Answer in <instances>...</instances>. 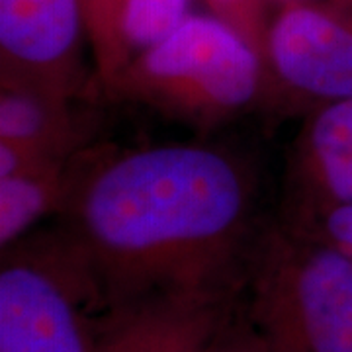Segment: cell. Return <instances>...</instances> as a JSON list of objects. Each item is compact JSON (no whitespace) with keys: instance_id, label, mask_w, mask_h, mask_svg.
Segmentation results:
<instances>
[{"instance_id":"cell-4","label":"cell","mask_w":352,"mask_h":352,"mask_svg":"<svg viewBox=\"0 0 352 352\" xmlns=\"http://www.w3.org/2000/svg\"><path fill=\"white\" fill-rule=\"evenodd\" d=\"M113 311L63 229L2 251L0 352H94Z\"/></svg>"},{"instance_id":"cell-2","label":"cell","mask_w":352,"mask_h":352,"mask_svg":"<svg viewBox=\"0 0 352 352\" xmlns=\"http://www.w3.org/2000/svg\"><path fill=\"white\" fill-rule=\"evenodd\" d=\"M261 352H352V261L294 226L252 249L243 321Z\"/></svg>"},{"instance_id":"cell-13","label":"cell","mask_w":352,"mask_h":352,"mask_svg":"<svg viewBox=\"0 0 352 352\" xmlns=\"http://www.w3.org/2000/svg\"><path fill=\"white\" fill-rule=\"evenodd\" d=\"M210 10L231 24L263 57L266 28L270 20L268 0H206Z\"/></svg>"},{"instance_id":"cell-5","label":"cell","mask_w":352,"mask_h":352,"mask_svg":"<svg viewBox=\"0 0 352 352\" xmlns=\"http://www.w3.org/2000/svg\"><path fill=\"white\" fill-rule=\"evenodd\" d=\"M266 92L307 112L352 98V10L333 0H289L266 28Z\"/></svg>"},{"instance_id":"cell-17","label":"cell","mask_w":352,"mask_h":352,"mask_svg":"<svg viewBox=\"0 0 352 352\" xmlns=\"http://www.w3.org/2000/svg\"><path fill=\"white\" fill-rule=\"evenodd\" d=\"M270 2V6L274 4V6H280V4H284V2H289V0H268Z\"/></svg>"},{"instance_id":"cell-1","label":"cell","mask_w":352,"mask_h":352,"mask_svg":"<svg viewBox=\"0 0 352 352\" xmlns=\"http://www.w3.org/2000/svg\"><path fill=\"white\" fill-rule=\"evenodd\" d=\"M252 182L200 143L87 147L63 229L113 309L173 294H229L249 241Z\"/></svg>"},{"instance_id":"cell-9","label":"cell","mask_w":352,"mask_h":352,"mask_svg":"<svg viewBox=\"0 0 352 352\" xmlns=\"http://www.w3.org/2000/svg\"><path fill=\"white\" fill-rule=\"evenodd\" d=\"M298 217L352 206V98L307 112L292 157Z\"/></svg>"},{"instance_id":"cell-15","label":"cell","mask_w":352,"mask_h":352,"mask_svg":"<svg viewBox=\"0 0 352 352\" xmlns=\"http://www.w3.org/2000/svg\"><path fill=\"white\" fill-rule=\"evenodd\" d=\"M204 352H261L256 340L252 339L251 331L245 323L233 325L231 319L227 321L223 329L217 333L210 346Z\"/></svg>"},{"instance_id":"cell-8","label":"cell","mask_w":352,"mask_h":352,"mask_svg":"<svg viewBox=\"0 0 352 352\" xmlns=\"http://www.w3.org/2000/svg\"><path fill=\"white\" fill-rule=\"evenodd\" d=\"M229 294L157 296L116 309L94 352H204L229 321Z\"/></svg>"},{"instance_id":"cell-11","label":"cell","mask_w":352,"mask_h":352,"mask_svg":"<svg viewBox=\"0 0 352 352\" xmlns=\"http://www.w3.org/2000/svg\"><path fill=\"white\" fill-rule=\"evenodd\" d=\"M126 0H80L98 90L106 92L131 61L122 36Z\"/></svg>"},{"instance_id":"cell-12","label":"cell","mask_w":352,"mask_h":352,"mask_svg":"<svg viewBox=\"0 0 352 352\" xmlns=\"http://www.w3.org/2000/svg\"><path fill=\"white\" fill-rule=\"evenodd\" d=\"M190 4L192 0H126L122 36L129 57L170 36L192 14Z\"/></svg>"},{"instance_id":"cell-10","label":"cell","mask_w":352,"mask_h":352,"mask_svg":"<svg viewBox=\"0 0 352 352\" xmlns=\"http://www.w3.org/2000/svg\"><path fill=\"white\" fill-rule=\"evenodd\" d=\"M82 151L0 178L2 251L28 237L32 227L47 215L63 212Z\"/></svg>"},{"instance_id":"cell-16","label":"cell","mask_w":352,"mask_h":352,"mask_svg":"<svg viewBox=\"0 0 352 352\" xmlns=\"http://www.w3.org/2000/svg\"><path fill=\"white\" fill-rule=\"evenodd\" d=\"M333 2H337L340 6H344V8H351L352 10V0H333Z\"/></svg>"},{"instance_id":"cell-6","label":"cell","mask_w":352,"mask_h":352,"mask_svg":"<svg viewBox=\"0 0 352 352\" xmlns=\"http://www.w3.org/2000/svg\"><path fill=\"white\" fill-rule=\"evenodd\" d=\"M85 43L80 0H0V80L82 100L98 88Z\"/></svg>"},{"instance_id":"cell-3","label":"cell","mask_w":352,"mask_h":352,"mask_svg":"<svg viewBox=\"0 0 352 352\" xmlns=\"http://www.w3.org/2000/svg\"><path fill=\"white\" fill-rule=\"evenodd\" d=\"M266 92L263 57L215 14H190L170 36L138 53L104 92L112 100L214 126Z\"/></svg>"},{"instance_id":"cell-14","label":"cell","mask_w":352,"mask_h":352,"mask_svg":"<svg viewBox=\"0 0 352 352\" xmlns=\"http://www.w3.org/2000/svg\"><path fill=\"white\" fill-rule=\"evenodd\" d=\"M289 226L327 243L352 261V206L331 208L307 217H298Z\"/></svg>"},{"instance_id":"cell-7","label":"cell","mask_w":352,"mask_h":352,"mask_svg":"<svg viewBox=\"0 0 352 352\" xmlns=\"http://www.w3.org/2000/svg\"><path fill=\"white\" fill-rule=\"evenodd\" d=\"M73 98L0 80V176L90 147V127Z\"/></svg>"}]
</instances>
